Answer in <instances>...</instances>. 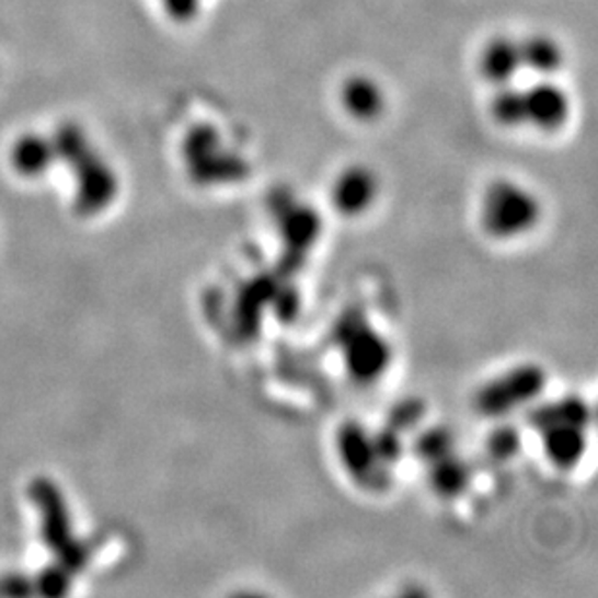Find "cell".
Listing matches in <instances>:
<instances>
[{"label": "cell", "instance_id": "1", "mask_svg": "<svg viewBox=\"0 0 598 598\" xmlns=\"http://www.w3.org/2000/svg\"><path fill=\"white\" fill-rule=\"evenodd\" d=\"M531 426L550 467L574 471L582 465L593 430V411L582 395L540 399L531 409Z\"/></svg>", "mask_w": 598, "mask_h": 598}, {"label": "cell", "instance_id": "9", "mask_svg": "<svg viewBox=\"0 0 598 598\" xmlns=\"http://www.w3.org/2000/svg\"><path fill=\"white\" fill-rule=\"evenodd\" d=\"M340 103L347 117L370 125L382 118L388 107V97L382 83L372 76L353 74L341 83Z\"/></svg>", "mask_w": 598, "mask_h": 598}, {"label": "cell", "instance_id": "6", "mask_svg": "<svg viewBox=\"0 0 598 598\" xmlns=\"http://www.w3.org/2000/svg\"><path fill=\"white\" fill-rule=\"evenodd\" d=\"M183 153L194 183L206 186L241 183L250 173L246 158L225 146L216 126H194L184 138Z\"/></svg>", "mask_w": 598, "mask_h": 598}, {"label": "cell", "instance_id": "8", "mask_svg": "<svg viewBox=\"0 0 598 598\" xmlns=\"http://www.w3.org/2000/svg\"><path fill=\"white\" fill-rule=\"evenodd\" d=\"M527 126L542 134L560 133L572 117V100L560 83L540 78L524 90Z\"/></svg>", "mask_w": 598, "mask_h": 598}, {"label": "cell", "instance_id": "10", "mask_svg": "<svg viewBox=\"0 0 598 598\" xmlns=\"http://www.w3.org/2000/svg\"><path fill=\"white\" fill-rule=\"evenodd\" d=\"M269 211L277 219L285 241L312 242L320 233L317 209L299 202L291 191L274 192L269 199Z\"/></svg>", "mask_w": 598, "mask_h": 598}, {"label": "cell", "instance_id": "2", "mask_svg": "<svg viewBox=\"0 0 598 598\" xmlns=\"http://www.w3.org/2000/svg\"><path fill=\"white\" fill-rule=\"evenodd\" d=\"M544 204L539 194L516 179H494L479 198L476 221L482 234L498 244H517L539 231Z\"/></svg>", "mask_w": 598, "mask_h": 598}, {"label": "cell", "instance_id": "11", "mask_svg": "<svg viewBox=\"0 0 598 598\" xmlns=\"http://www.w3.org/2000/svg\"><path fill=\"white\" fill-rule=\"evenodd\" d=\"M521 70L524 65L519 42L506 35H498L484 43L479 55V72L491 85L499 88L514 83Z\"/></svg>", "mask_w": 598, "mask_h": 598}, {"label": "cell", "instance_id": "3", "mask_svg": "<svg viewBox=\"0 0 598 598\" xmlns=\"http://www.w3.org/2000/svg\"><path fill=\"white\" fill-rule=\"evenodd\" d=\"M547 370L534 363L507 366L474 393V407L486 418L502 421L531 411L547 391Z\"/></svg>", "mask_w": 598, "mask_h": 598}, {"label": "cell", "instance_id": "7", "mask_svg": "<svg viewBox=\"0 0 598 598\" xmlns=\"http://www.w3.org/2000/svg\"><path fill=\"white\" fill-rule=\"evenodd\" d=\"M382 183L372 166L353 163L341 169L330 186V204L340 217L358 219L375 208Z\"/></svg>", "mask_w": 598, "mask_h": 598}, {"label": "cell", "instance_id": "15", "mask_svg": "<svg viewBox=\"0 0 598 598\" xmlns=\"http://www.w3.org/2000/svg\"><path fill=\"white\" fill-rule=\"evenodd\" d=\"M161 7L169 18H173L175 22H181V24H186L198 16L202 0H161Z\"/></svg>", "mask_w": 598, "mask_h": 598}, {"label": "cell", "instance_id": "13", "mask_svg": "<svg viewBox=\"0 0 598 598\" xmlns=\"http://www.w3.org/2000/svg\"><path fill=\"white\" fill-rule=\"evenodd\" d=\"M57 159L55 143L37 136V134H25L20 140H16L10 161L22 176L45 175L49 171L53 161Z\"/></svg>", "mask_w": 598, "mask_h": 598}, {"label": "cell", "instance_id": "14", "mask_svg": "<svg viewBox=\"0 0 598 598\" xmlns=\"http://www.w3.org/2000/svg\"><path fill=\"white\" fill-rule=\"evenodd\" d=\"M496 92L492 95L491 117L496 125L502 128H521L527 126L525 117V95L521 88H516L514 83L494 88Z\"/></svg>", "mask_w": 598, "mask_h": 598}, {"label": "cell", "instance_id": "5", "mask_svg": "<svg viewBox=\"0 0 598 598\" xmlns=\"http://www.w3.org/2000/svg\"><path fill=\"white\" fill-rule=\"evenodd\" d=\"M343 368L357 382L370 383L383 378L391 368L393 347L386 333L368 318L349 314L335 330Z\"/></svg>", "mask_w": 598, "mask_h": 598}, {"label": "cell", "instance_id": "4", "mask_svg": "<svg viewBox=\"0 0 598 598\" xmlns=\"http://www.w3.org/2000/svg\"><path fill=\"white\" fill-rule=\"evenodd\" d=\"M337 458L345 473L358 484L382 488L395 465L398 446L388 434L349 423L341 426L337 434Z\"/></svg>", "mask_w": 598, "mask_h": 598}, {"label": "cell", "instance_id": "12", "mask_svg": "<svg viewBox=\"0 0 598 598\" xmlns=\"http://www.w3.org/2000/svg\"><path fill=\"white\" fill-rule=\"evenodd\" d=\"M524 70L540 78L556 76L565 65L564 47L549 34H532L519 42Z\"/></svg>", "mask_w": 598, "mask_h": 598}]
</instances>
